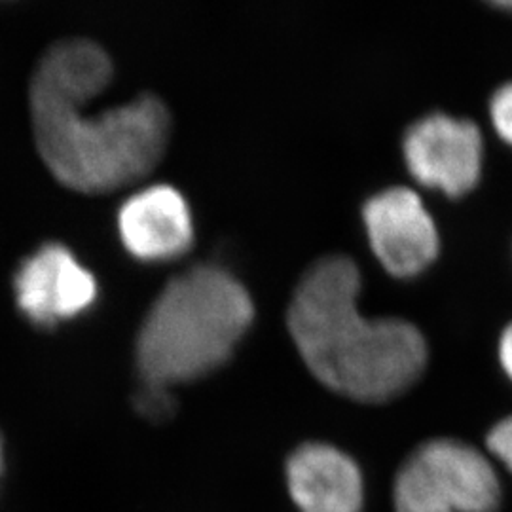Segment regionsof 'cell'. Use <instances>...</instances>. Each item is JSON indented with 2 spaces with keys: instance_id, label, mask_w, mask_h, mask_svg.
Segmentation results:
<instances>
[{
  "instance_id": "6da1fadb",
  "label": "cell",
  "mask_w": 512,
  "mask_h": 512,
  "mask_svg": "<svg viewBox=\"0 0 512 512\" xmlns=\"http://www.w3.org/2000/svg\"><path fill=\"white\" fill-rule=\"evenodd\" d=\"M112 74L109 54L97 42L65 38L44 52L31 76L38 152L59 183L84 194L141 181L162 160L169 141V110L152 93L86 112L109 88Z\"/></svg>"
},
{
  "instance_id": "7a4b0ae2",
  "label": "cell",
  "mask_w": 512,
  "mask_h": 512,
  "mask_svg": "<svg viewBox=\"0 0 512 512\" xmlns=\"http://www.w3.org/2000/svg\"><path fill=\"white\" fill-rule=\"evenodd\" d=\"M359 293L361 270L355 260L323 256L296 285L287 325L321 384L361 403H384L420 378L427 342L401 317L363 315Z\"/></svg>"
},
{
  "instance_id": "3957f363",
  "label": "cell",
  "mask_w": 512,
  "mask_h": 512,
  "mask_svg": "<svg viewBox=\"0 0 512 512\" xmlns=\"http://www.w3.org/2000/svg\"><path fill=\"white\" fill-rule=\"evenodd\" d=\"M253 319V298L236 275L217 264L188 268L156 296L139 329L141 380L173 387L217 370Z\"/></svg>"
},
{
  "instance_id": "277c9868",
  "label": "cell",
  "mask_w": 512,
  "mask_h": 512,
  "mask_svg": "<svg viewBox=\"0 0 512 512\" xmlns=\"http://www.w3.org/2000/svg\"><path fill=\"white\" fill-rule=\"evenodd\" d=\"M503 490L494 459L458 439L418 446L395 476V512H497Z\"/></svg>"
},
{
  "instance_id": "5b68a950",
  "label": "cell",
  "mask_w": 512,
  "mask_h": 512,
  "mask_svg": "<svg viewBox=\"0 0 512 512\" xmlns=\"http://www.w3.org/2000/svg\"><path fill=\"white\" fill-rule=\"evenodd\" d=\"M404 160L416 181L456 198L480 179L482 133L473 120L444 112L416 120L404 135Z\"/></svg>"
},
{
  "instance_id": "8992f818",
  "label": "cell",
  "mask_w": 512,
  "mask_h": 512,
  "mask_svg": "<svg viewBox=\"0 0 512 512\" xmlns=\"http://www.w3.org/2000/svg\"><path fill=\"white\" fill-rule=\"evenodd\" d=\"M363 220L370 247L389 274L418 275L439 255L437 224L412 188L389 186L374 194Z\"/></svg>"
},
{
  "instance_id": "52a82bcc",
  "label": "cell",
  "mask_w": 512,
  "mask_h": 512,
  "mask_svg": "<svg viewBox=\"0 0 512 512\" xmlns=\"http://www.w3.org/2000/svg\"><path fill=\"white\" fill-rule=\"evenodd\" d=\"M14 291L19 310L40 327H52L88 310L97 283L65 245L46 243L19 264Z\"/></svg>"
},
{
  "instance_id": "ba28073f",
  "label": "cell",
  "mask_w": 512,
  "mask_h": 512,
  "mask_svg": "<svg viewBox=\"0 0 512 512\" xmlns=\"http://www.w3.org/2000/svg\"><path fill=\"white\" fill-rule=\"evenodd\" d=\"M285 478L300 512H363L365 507L359 463L327 442L300 444L287 459Z\"/></svg>"
},
{
  "instance_id": "9c48e42d",
  "label": "cell",
  "mask_w": 512,
  "mask_h": 512,
  "mask_svg": "<svg viewBox=\"0 0 512 512\" xmlns=\"http://www.w3.org/2000/svg\"><path fill=\"white\" fill-rule=\"evenodd\" d=\"M122 243L141 260L183 255L194 241V220L183 194L169 184H152L129 196L118 213Z\"/></svg>"
},
{
  "instance_id": "30bf717a",
  "label": "cell",
  "mask_w": 512,
  "mask_h": 512,
  "mask_svg": "<svg viewBox=\"0 0 512 512\" xmlns=\"http://www.w3.org/2000/svg\"><path fill=\"white\" fill-rule=\"evenodd\" d=\"M133 404H135V410L145 420L154 421V423L169 420L171 414L177 408L175 397L171 393V387L150 384V382H143V380H141L139 389L133 395Z\"/></svg>"
},
{
  "instance_id": "8fae6325",
  "label": "cell",
  "mask_w": 512,
  "mask_h": 512,
  "mask_svg": "<svg viewBox=\"0 0 512 512\" xmlns=\"http://www.w3.org/2000/svg\"><path fill=\"white\" fill-rule=\"evenodd\" d=\"M490 458L501 463L512 475V414L497 421L486 437Z\"/></svg>"
},
{
  "instance_id": "7c38bea8",
  "label": "cell",
  "mask_w": 512,
  "mask_h": 512,
  "mask_svg": "<svg viewBox=\"0 0 512 512\" xmlns=\"http://www.w3.org/2000/svg\"><path fill=\"white\" fill-rule=\"evenodd\" d=\"M490 116L495 131L512 147V82L495 90L490 99Z\"/></svg>"
},
{
  "instance_id": "4fadbf2b",
  "label": "cell",
  "mask_w": 512,
  "mask_h": 512,
  "mask_svg": "<svg viewBox=\"0 0 512 512\" xmlns=\"http://www.w3.org/2000/svg\"><path fill=\"white\" fill-rule=\"evenodd\" d=\"M497 353H499V363L503 366L505 374L512 380V321L499 336Z\"/></svg>"
},
{
  "instance_id": "5bb4252c",
  "label": "cell",
  "mask_w": 512,
  "mask_h": 512,
  "mask_svg": "<svg viewBox=\"0 0 512 512\" xmlns=\"http://www.w3.org/2000/svg\"><path fill=\"white\" fill-rule=\"evenodd\" d=\"M2 469H4V448H2V439H0V476H2Z\"/></svg>"
}]
</instances>
